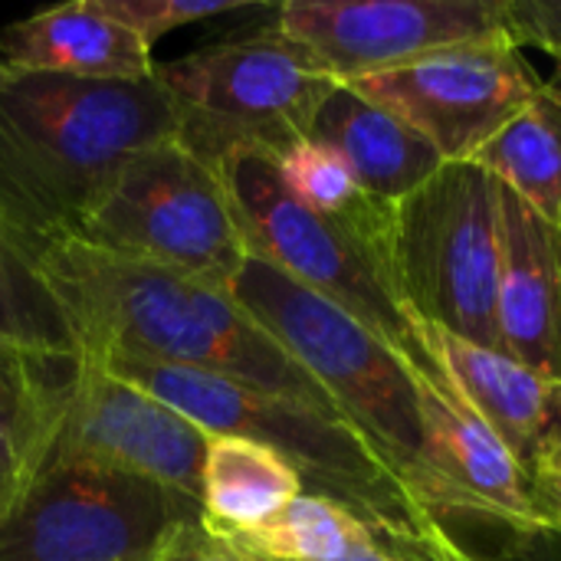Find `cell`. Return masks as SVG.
<instances>
[{"instance_id":"8","label":"cell","mask_w":561,"mask_h":561,"mask_svg":"<svg viewBox=\"0 0 561 561\" xmlns=\"http://www.w3.org/2000/svg\"><path fill=\"white\" fill-rule=\"evenodd\" d=\"M72 240L217 289H230L250 256L217 164L181 138L128 158Z\"/></svg>"},{"instance_id":"24","label":"cell","mask_w":561,"mask_h":561,"mask_svg":"<svg viewBox=\"0 0 561 561\" xmlns=\"http://www.w3.org/2000/svg\"><path fill=\"white\" fill-rule=\"evenodd\" d=\"M99 7L128 30H135L148 46L191 23L256 10V3L250 0H99Z\"/></svg>"},{"instance_id":"17","label":"cell","mask_w":561,"mask_h":561,"mask_svg":"<svg viewBox=\"0 0 561 561\" xmlns=\"http://www.w3.org/2000/svg\"><path fill=\"white\" fill-rule=\"evenodd\" d=\"M309 135L335 148L355 181L385 204L404 201L444 164L424 135L342 82L322 102Z\"/></svg>"},{"instance_id":"10","label":"cell","mask_w":561,"mask_h":561,"mask_svg":"<svg viewBox=\"0 0 561 561\" xmlns=\"http://www.w3.org/2000/svg\"><path fill=\"white\" fill-rule=\"evenodd\" d=\"M270 30L335 82L457 46H519L510 0H286L273 7Z\"/></svg>"},{"instance_id":"7","label":"cell","mask_w":561,"mask_h":561,"mask_svg":"<svg viewBox=\"0 0 561 561\" xmlns=\"http://www.w3.org/2000/svg\"><path fill=\"white\" fill-rule=\"evenodd\" d=\"M154 79L174 105L178 138L210 164L233 148L276 158L309 138L339 85L270 26L158 62Z\"/></svg>"},{"instance_id":"14","label":"cell","mask_w":561,"mask_h":561,"mask_svg":"<svg viewBox=\"0 0 561 561\" xmlns=\"http://www.w3.org/2000/svg\"><path fill=\"white\" fill-rule=\"evenodd\" d=\"M500 345L561 385V224L500 184Z\"/></svg>"},{"instance_id":"19","label":"cell","mask_w":561,"mask_h":561,"mask_svg":"<svg viewBox=\"0 0 561 561\" xmlns=\"http://www.w3.org/2000/svg\"><path fill=\"white\" fill-rule=\"evenodd\" d=\"M306 493L296 467L247 437H210L201 463V519L217 533H243Z\"/></svg>"},{"instance_id":"4","label":"cell","mask_w":561,"mask_h":561,"mask_svg":"<svg viewBox=\"0 0 561 561\" xmlns=\"http://www.w3.org/2000/svg\"><path fill=\"white\" fill-rule=\"evenodd\" d=\"M230 296L309 371L342 421L408 490L437 513L414 365L358 319L256 256H247Z\"/></svg>"},{"instance_id":"29","label":"cell","mask_w":561,"mask_h":561,"mask_svg":"<svg viewBox=\"0 0 561 561\" xmlns=\"http://www.w3.org/2000/svg\"><path fill=\"white\" fill-rule=\"evenodd\" d=\"M496 561H561L556 536H513L506 552Z\"/></svg>"},{"instance_id":"1","label":"cell","mask_w":561,"mask_h":561,"mask_svg":"<svg viewBox=\"0 0 561 561\" xmlns=\"http://www.w3.org/2000/svg\"><path fill=\"white\" fill-rule=\"evenodd\" d=\"M39 270L79 355H128L194 368L342 417L309 371L230 296L174 270L62 240Z\"/></svg>"},{"instance_id":"25","label":"cell","mask_w":561,"mask_h":561,"mask_svg":"<svg viewBox=\"0 0 561 561\" xmlns=\"http://www.w3.org/2000/svg\"><path fill=\"white\" fill-rule=\"evenodd\" d=\"M154 561H263L253 552H247L240 542H233L230 536L204 526V519L184 523L178 526L164 546L158 549Z\"/></svg>"},{"instance_id":"16","label":"cell","mask_w":561,"mask_h":561,"mask_svg":"<svg viewBox=\"0 0 561 561\" xmlns=\"http://www.w3.org/2000/svg\"><path fill=\"white\" fill-rule=\"evenodd\" d=\"M427 345L477 414L526 467L561 431V385L529 371L500 348H483L427 325Z\"/></svg>"},{"instance_id":"20","label":"cell","mask_w":561,"mask_h":561,"mask_svg":"<svg viewBox=\"0 0 561 561\" xmlns=\"http://www.w3.org/2000/svg\"><path fill=\"white\" fill-rule=\"evenodd\" d=\"M470 161L536 214L561 224V82L546 79L542 92Z\"/></svg>"},{"instance_id":"28","label":"cell","mask_w":561,"mask_h":561,"mask_svg":"<svg viewBox=\"0 0 561 561\" xmlns=\"http://www.w3.org/2000/svg\"><path fill=\"white\" fill-rule=\"evenodd\" d=\"M345 561H486L467 552L454 536L440 539H401V536H381L375 549Z\"/></svg>"},{"instance_id":"9","label":"cell","mask_w":561,"mask_h":561,"mask_svg":"<svg viewBox=\"0 0 561 561\" xmlns=\"http://www.w3.org/2000/svg\"><path fill=\"white\" fill-rule=\"evenodd\" d=\"M201 519L191 496L72 457H46L0 516V561H154L164 539Z\"/></svg>"},{"instance_id":"22","label":"cell","mask_w":561,"mask_h":561,"mask_svg":"<svg viewBox=\"0 0 561 561\" xmlns=\"http://www.w3.org/2000/svg\"><path fill=\"white\" fill-rule=\"evenodd\" d=\"M224 536L263 561H345L375 549L388 533L375 529L335 500L302 493L266 523Z\"/></svg>"},{"instance_id":"23","label":"cell","mask_w":561,"mask_h":561,"mask_svg":"<svg viewBox=\"0 0 561 561\" xmlns=\"http://www.w3.org/2000/svg\"><path fill=\"white\" fill-rule=\"evenodd\" d=\"M273 164L299 204H306L309 210H316L322 217L352 224L362 233L388 243L394 204L371 197L355 181L352 168L342 161V154L335 148H329L325 141L309 135V138H299L296 145H289L286 151H279L273 158Z\"/></svg>"},{"instance_id":"27","label":"cell","mask_w":561,"mask_h":561,"mask_svg":"<svg viewBox=\"0 0 561 561\" xmlns=\"http://www.w3.org/2000/svg\"><path fill=\"white\" fill-rule=\"evenodd\" d=\"M526 477L546 533L561 539V431L549 437L542 450L526 463Z\"/></svg>"},{"instance_id":"21","label":"cell","mask_w":561,"mask_h":561,"mask_svg":"<svg viewBox=\"0 0 561 561\" xmlns=\"http://www.w3.org/2000/svg\"><path fill=\"white\" fill-rule=\"evenodd\" d=\"M0 348L69 365L79 362L76 335L56 302L39 256L0 217Z\"/></svg>"},{"instance_id":"6","label":"cell","mask_w":561,"mask_h":561,"mask_svg":"<svg viewBox=\"0 0 561 561\" xmlns=\"http://www.w3.org/2000/svg\"><path fill=\"white\" fill-rule=\"evenodd\" d=\"M388 263L408 309L431 329L500 348V181L444 161L391 210Z\"/></svg>"},{"instance_id":"26","label":"cell","mask_w":561,"mask_h":561,"mask_svg":"<svg viewBox=\"0 0 561 561\" xmlns=\"http://www.w3.org/2000/svg\"><path fill=\"white\" fill-rule=\"evenodd\" d=\"M510 20L519 46H539L556 62L561 82V0H510Z\"/></svg>"},{"instance_id":"18","label":"cell","mask_w":561,"mask_h":561,"mask_svg":"<svg viewBox=\"0 0 561 561\" xmlns=\"http://www.w3.org/2000/svg\"><path fill=\"white\" fill-rule=\"evenodd\" d=\"M69 365H49L0 348V516L43 470L59 424Z\"/></svg>"},{"instance_id":"3","label":"cell","mask_w":561,"mask_h":561,"mask_svg":"<svg viewBox=\"0 0 561 561\" xmlns=\"http://www.w3.org/2000/svg\"><path fill=\"white\" fill-rule=\"evenodd\" d=\"M85 358H95L112 375L171 404L210 437H247L276 450L296 467L306 493L342 503L388 536H450L444 519L431 513L342 417L194 368H174L128 355Z\"/></svg>"},{"instance_id":"15","label":"cell","mask_w":561,"mask_h":561,"mask_svg":"<svg viewBox=\"0 0 561 561\" xmlns=\"http://www.w3.org/2000/svg\"><path fill=\"white\" fill-rule=\"evenodd\" d=\"M0 62L72 79L138 82L154 76L151 46L108 16L99 0H72L10 23L0 33Z\"/></svg>"},{"instance_id":"2","label":"cell","mask_w":561,"mask_h":561,"mask_svg":"<svg viewBox=\"0 0 561 561\" xmlns=\"http://www.w3.org/2000/svg\"><path fill=\"white\" fill-rule=\"evenodd\" d=\"M178 138L174 105L151 79H72L0 62V217L43 256L72 240L138 151Z\"/></svg>"},{"instance_id":"13","label":"cell","mask_w":561,"mask_h":561,"mask_svg":"<svg viewBox=\"0 0 561 561\" xmlns=\"http://www.w3.org/2000/svg\"><path fill=\"white\" fill-rule=\"evenodd\" d=\"M414 381L437 516H473L513 536H549L536 513L526 467L477 414L450 375L440 365H414Z\"/></svg>"},{"instance_id":"12","label":"cell","mask_w":561,"mask_h":561,"mask_svg":"<svg viewBox=\"0 0 561 561\" xmlns=\"http://www.w3.org/2000/svg\"><path fill=\"white\" fill-rule=\"evenodd\" d=\"M210 434L145 388L79 355L62 385L49 457L92 460L197 500Z\"/></svg>"},{"instance_id":"11","label":"cell","mask_w":561,"mask_h":561,"mask_svg":"<svg viewBox=\"0 0 561 561\" xmlns=\"http://www.w3.org/2000/svg\"><path fill=\"white\" fill-rule=\"evenodd\" d=\"M424 135L444 161H470L546 85L513 43L457 46L342 82Z\"/></svg>"},{"instance_id":"5","label":"cell","mask_w":561,"mask_h":561,"mask_svg":"<svg viewBox=\"0 0 561 561\" xmlns=\"http://www.w3.org/2000/svg\"><path fill=\"white\" fill-rule=\"evenodd\" d=\"M217 171L250 256L358 319L411 365H437L427 325L398 293L385 240L299 204L266 151L233 148Z\"/></svg>"}]
</instances>
